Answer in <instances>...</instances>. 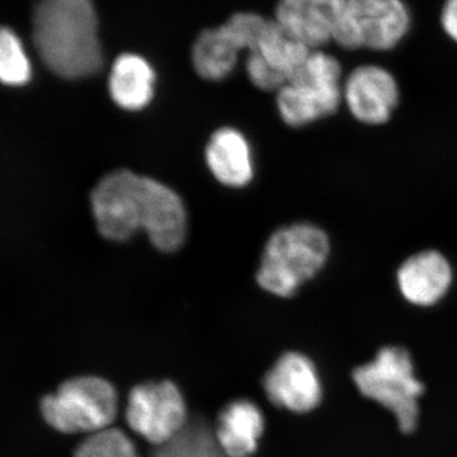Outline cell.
Returning a JSON list of instances; mask_svg holds the SVG:
<instances>
[{
  "mask_svg": "<svg viewBox=\"0 0 457 457\" xmlns=\"http://www.w3.org/2000/svg\"><path fill=\"white\" fill-rule=\"evenodd\" d=\"M311 53V49L290 37L276 20H270L260 40L249 50L246 73L257 88L278 92Z\"/></svg>",
  "mask_w": 457,
  "mask_h": 457,
  "instance_id": "9",
  "label": "cell"
},
{
  "mask_svg": "<svg viewBox=\"0 0 457 457\" xmlns=\"http://www.w3.org/2000/svg\"><path fill=\"white\" fill-rule=\"evenodd\" d=\"M330 251L332 243L326 230L312 222L279 228L264 245L255 273L257 284L273 296H294L323 270Z\"/></svg>",
  "mask_w": 457,
  "mask_h": 457,
  "instance_id": "3",
  "label": "cell"
},
{
  "mask_svg": "<svg viewBox=\"0 0 457 457\" xmlns=\"http://www.w3.org/2000/svg\"><path fill=\"white\" fill-rule=\"evenodd\" d=\"M119 411V396L112 385L95 376H80L60 385L45 396L41 413L56 431L97 433L111 428Z\"/></svg>",
  "mask_w": 457,
  "mask_h": 457,
  "instance_id": "6",
  "label": "cell"
},
{
  "mask_svg": "<svg viewBox=\"0 0 457 457\" xmlns=\"http://www.w3.org/2000/svg\"><path fill=\"white\" fill-rule=\"evenodd\" d=\"M74 457H140L130 438L120 429L107 428L89 435L75 450Z\"/></svg>",
  "mask_w": 457,
  "mask_h": 457,
  "instance_id": "20",
  "label": "cell"
},
{
  "mask_svg": "<svg viewBox=\"0 0 457 457\" xmlns=\"http://www.w3.org/2000/svg\"><path fill=\"white\" fill-rule=\"evenodd\" d=\"M343 102L342 68L338 60L312 51L293 77L278 90V110L291 128H303L332 116Z\"/></svg>",
  "mask_w": 457,
  "mask_h": 457,
  "instance_id": "4",
  "label": "cell"
},
{
  "mask_svg": "<svg viewBox=\"0 0 457 457\" xmlns=\"http://www.w3.org/2000/svg\"><path fill=\"white\" fill-rule=\"evenodd\" d=\"M353 381L366 398L389 409L403 432L414 431L418 423V399L423 384L414 372V363L405 348L387 345L374 360L354 370Z\"/></svg>",
  "mask_w": 457,
  "mask_h": 457,
  "instance_id": "5",
  "label": "cell"
},
{
  "mask_svg": "<svg viewBox=\"0 0 457 457\" xmlns=\"http://www.w3.org/2000/svg\"><path fill=\"white\" fill-rule=\"evenodd\" d=\"M154 457H228L216 440L215 431L204 420L187 422L167 444L158 446Z\"/></svg>",
  "mask_w": 457,
  "mask_h": 457,
  "instance_id": "18",
  "label": "cell"
},
{
  "mask_svg": "<svg viewBox=\"0 0 457 457\" xmlns=\"http://www.w3.org/2000/svg\"><path fill=\"white\" fill-rule=\"evenodd\" d=\"M32 66L20 37L7 27H0V83L20 87L29 83Z\"/></svg>",
  "mask_w": 457,
  "mask_h": 457,
  "instance_id": "19",
  "label": "cell"
},
{
  "mask_svg": "<svg viewBox=\"0 0 457 457\" xmlns=\"http://www.w3.org/2000/svg\"><path fill=\"white\" fill-rule=\"evenodd\" d=\"M98 233L126 242L140 230L164 253L179 251L187 237V210L179 195L152 177L119 170L106 174L90 194Z\"/></svg>",
  "mask_w": 457,
  "mask_h": 457,
  "instance_id": "1",
  "label": "cell"
},
{
  "mask_svg": "<svg viewBox=\"0 0 457 457\" xmlns=\"http://www.w3.org/2000/svg\"><path fill=\"white\" fill-rule=\"evenodd\" d=\"M264 431L261 409L249 400L230 403L221 411L215 428L216 440L228 457H251Z\"/></svg>",
  "mask_w": 457,
  "mask_h": 457,
  "instance_id": "15",
  "label": "cell"
},
{
  "mask_svg": "<svg viewBox=\"0 0 457 457\" xmlns=\"http://www.w3.org/2000/svg\"><path fill=\"white\" fill-rule=\"evenodd\" d=\"M125 414L132 431L155 446L167 444L187 425L185 399L170 381L134 387Z\"/></svg>",
  "mask_w": 457,
  "mask_h": 457,
  "instance_id": "8",
  "label": "cell"
},
{
  "mask_svg": "<svg viewBox=\"0 0 457 457\" xmlns=\"http://www.w3.org/2000/svg\"><path fill=\"white\" fill-rule=\"evenodd\" d=\"M441 23L445 32L457 42V0H446L442 9Z\"/></svg>",
  "mask_w": 457,
  "mask_h": 457,
  "instance_id": "21",
  "label": "cell"
},
{
  "mask_svg": "<svg viewBox=\"0 0 457 457\" xmlns=\"http://www.w3.org/2000/svg\"><path fill=\"white\" fill-rule=\"evenodd\" d=\"M240 51L239 41L225 22L198 35L192 49V64L203 79L219 82L234 71Z\"/></svg>",
  "mask_w": 457,
  "mask_h": 457,
  "instance_id": "17",
  "label": "cell"
},
{
  "mask_svg": "<svg viewBox=\"0 0 457 457\" xmlns=\"http://www.w3.org/2000/svg\"><path fill=\"white\" fill-rule=\"evenodd\" d=\"M399 87L386 69L363 65L343 83V102L354 120L370 126L384 125L399 104Z\"/></svg>",
  "mask_w": 457,
  "mask_h": 457,
  "instance_id": "11",
  "label": "cell"
},
{
  "mask_svg": "<svg viewBox=\"0 0 457 457\" xmlns=\"http://www.w3.org/2000/svg\"><path fill=\"white\" fill-rule=\"evenodd\" d=\"M453 269L446 255L426 249L408 257L396 270V286L403 299L418 308H432L450 293Z\"/></svg>",
  "mask_w": 457,
  "mask_h": 457,
  "instance_id": "13",
  "label": "cell"
},
{
  "mask_svg": "<svg viewBox=\"0 0 457 457\" xmlns=\"http://www.w3.org/2000/svg\"><path fill=\"white\" fill-rule=\"evenodd\" d=\"M263 387L273 405L294 413L314 411L323 398L317 366L299 352L282 354L267 372Z\"/></svg>",
  "mask_w": 457,
  "mask_h": 457,
  "instance_id": "10",
  "label": "cell"
},
{
  "mask_svg": "<svg viewBox=\"0 0 457 457\" xmlns=\"http://www.w3.org/2000/svg\"><path fill=\"white\" fill-rule=\"evenodd\" d=\"M411 16L402 0H351L333 41L343 49L392 50L407 35Z\"/></svg>",
  "mask_w": 457,
  "mask_h": 457,
  "instance_id": "7",
  "label": "cell"
},
{
  "mask_svg": "<svg viewBox=\"0 0 457 457\" xmlns=\"http://www.w3.org/2000/svg\"><path fill=\"white\" fill-rule=\"evenodd\" d=\"M351 0H279L276 22L312 51L333 41L337 23Z\"/></svg>",
  "mask_w": 457,
  "mask_h": 457,
  "instance_id": "12",
  "label": "cell"
},
{
  "mask_svg": "<svg viewBox=\"0 0 457 457\" xmlns=\"http://www.w3.org/2000/svg\"><path fill=\"white\" fill-rule=\"evenodd\" d=\"M155 74L145 59L134 54L117 57L108 78V89L114 104L137 112L149 106L154 97Z\"/></svg>",
  "mask_w": 457,
  "mask_h": 457,
  "instance_id": "16",
  "label": "cell"
},
{
  "mask_svg": "<svg viewBox=\"0 0 457 457\" xmlns=\"http://www.w3.org/2000/svg\"><path fill=\"white\" fill-rule=\"evenodd\" d=\"M204 161L215 179L225 187L243 188L253 180L251 144L242 131L221 128L210 137Z\"/></svg>",
  "mask_w": 457,
  "mask_h": 457,
  "instance_id": "14",
  "label": "cell"
},
{
  "mask_svg": "<svg viewBox=\"0 0 457 457\" xmlns=\"http://www.w3.org/2000/svg\"><path fill=\"white\" fill-rule=\"evenodd\" d=\"M33 41L45 65L65 79L88 78L104 64L93 0H38Z\"/></svg>",
  "mask_w": 457,
  "mask_h": 457,
  "instance_id": "2",
  "label": "cell"
}]
</instances>
